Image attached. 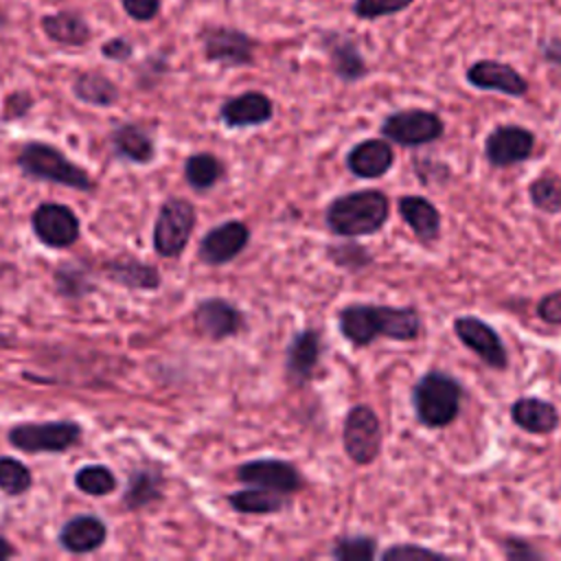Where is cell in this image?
I'll use <instances>...</instances> for the list:
<instances>
[{"mask_svg":"<svg viewBox=\"0 0 561 561\" xmlns=\"http://www.w3.org/2000/svg\"><path fill=\"white\" fill-rule=\"evenodd\" d=\"M237 480L250 486H265L280 493H298L305 489V478L300 469L280 458H256L237 467Z\"/></svg>","mask_w":561,"mask_h":561,"instance_id":"9c48e42d","label":"cell"},{"mask_svg":"<svg viewBox=\"0 0 561 561\" xmlns=\"http://www.w3.org/2000/svg\"><path fill=\"white\" fill-rule=\"evenodd\" d=\"M394 164V151L386 138H366L346 153V169L362 180L386 175Z\"/></svg>","mask_w":561,"mask_h":561,"instance_id":"ffe728a7","label":"cell"},{"mask_svg":"<svg viewBox=\"0 0 561 561\" xmlns=\"http://www.w3.org/2000/svg\"><path fill=\"white\" fill-rule=\"evenodd\" d=\"M107 528L94 515H77L68 519L59 533V543L75 554L92 552L105 543Z\"/></svg>","mask_w":561,"mask_h":561,"instance_id":"603a6c76","label":"cell"},{"mask_svg":"<svg viewBox=\"0 0 561 561\" xmlns=\"http://www.w3.org/2000/svg\"><path fill=\"white\" fill-rule=\"evenodd\" d=\"M75 484L88 495H107L116 489V478L103 465H88L75 473Z\"/></svg>","mask_w":561,"mask_h":561,"instance_id":"d6a6232c","label":"cell"},{"mask_svg":"<svg viewBox=\"0 0 561 561\" xmlns=\"http://www.w3.org/2000/svg\"><path fill=\"white\" fill-rule=\"evenodd\" d=\"M421 327L423 322L414 307L351 302L337 311V329L342 337L357 348L370 346L377 337L412 342L419 337Z\"/></svg>","mask_w":561,"mask_h":561,"instance_id":"6da1fadb","label":"cell"},{"mask_svg":"<svg viewBox=\"0 0 561 561\" xmlns=\"http://www.w3.org/2000/svg\"><path fill=\"white\" fill-rule=\"evenodd\" d=\"M112 145L118 156L131 162H149L156 153L151 138L138 125H118L112 134Z\"/></svg>","mask_w":561,"mask_h":561,"instance_id":"4316f807","label":"cell"},{"mask_svg":"<svg viewBox=\"0 0 561 561\" xmlns=\"http://www.w3.org/2000/svg\"><path fill=\"white\" fill-rule=\"evenodd\" d=\"M504 557L511 561H530V559H543V552H539L533 543H528L526 539H517V537H508L504 543Z\"/></svg>","mask_w":561,"mask_h":561,"instance_id":"ab89813d","label":"cell"},{"mask_svg":"<svg viewBox=\"0 0 561 561\" xmlns=\"http://www.w3.org/2000/svg\"><path fill=\"white\" fill-rule=\"evenodd\" d=\"M322 357V337L316 329H300L285 348V377L294 386L311 381Z\"/></svg>","mask_w":561,"mask_h":561,"instance_id":"e0dca14e","label":"cell"},{"mask_svg":"<svg viewBox=\"0 0 561 561\" xmlns=\"http://www.w3.org/2000/svg\"><path fill=\"white\" fill-rule=\"evenodd\" d=\"M537 318L546 324L561 327V289L541 296V300L537 302Z\"/></svg>","mask_w":561,"mask_h":561,"instance_id":"f35d334b","label":"cell"},{"mask_svg":"<svg viewBox=\"0 0 561 561\" xmlns=\"http://www.w3.org/2000/svg\"><path fill=\"white\" fill-rule=\"evenodd\" d=\"M195 206L182 197H171L160 206L156 228H153V248L164 259H175L188 245L191 232L195 228Z\"/></svg>","mask_w":561,"mask_h":561,"instance_id":"52a82bcc","label":"cell"},{"mask_svg":"<svg viewBox=\"0 0 561 561\" xmlns=\"http://www.w3.org/2000/svg\"><path fill=\"white\" fill-rule=\"evenodd\" d=\"M103 55L110 57V59L121 61V59H127L131 55V46L127 42H123V39H112L110 44L103 46Z\"/></svg>","mask_w":561,"mask_h":561,"instance_id":"7bdbcfd3","label":"cell"},{"mask_svg":"<svg viewBox=\"0 0 561 561\" xmlns=\"http://www.w3.org/2000/svg\"><path fill=\"white\" fill-rule=\"evenodd\" d=\"M9 557H13V546L4 537H0V561H4Z\"/></svg>","mask_w":561,"mask_h":561,"instance_id":"ee69618b","label":"cell"},{"mask_svg":"<svg viewBox=\"0 0 561 561\" xmlns=\"http://www.w3.org/2000/svg\"><path fill=\"white\" fill-rule=\"evenodd\" d=\"M535 134L522 125H497L484 138V158L495 169L526 162L535 151Z\"/></svg>","mask_w":561,"mask_h":561,"instance_id":"30bf717a","label":"cell"},{"mask_svg":"<svg viewBox=\"0 0 561 561\" xmlns=\"http://www.w3.org/2000/svg\"><path fill=\"white\" fill-rule=\"evenodd\" d=\"M75 94L92 105H112L118 96V90L107 77L99 72H85L75 81Z\"/></svg>","mask_w":561,"mask_h":561,"instance_id":"4dcf8cb0","label":"cell"},{"mask_svg":"<svg viewBox=\"0 0 561 561\" xmlns=\"http://www.w3.org/2000/svg\"><path fill=\"white\" fill-rule=\"evenodd\" d=\"M221 175H224V162L210 151L193 153L184 162V178L188 186L195 191L213 188L221 180Z\"/></svg>","mask_w":561,"mask_h":561,"instance_id":"83f0119b","label":"cell"},{"mask_svg":"<svg viewBox=\"0 0 561 561\" xmlns=\"http://www.w3.org/2000/svg\"><path fill=\"white\" fill-rule=\"evenodd\" d=\"M445 134L443 118L432 110L408 107L388 114L381 123V136L401 147H423Z\"/></svg>","mask_w":561,"mask_h":561,"instance_id":"8992f818","label":"cell"},{"mask_svg":"<svg viewBox=\"0 0 561 561\" xmlns=\"http://www.w3.org/2000/svg\"><path fill=\"white\" fill-rule=\"evenodd\" d=\"M511 421L528 434L546 436L559 427L561 416L557 405L541 397H519L511 405Z\"/></svg>","mask_w":561,"mask_h":561,"instance_id":"7402d4cb","label":"cell"},{"mask_svg":"<svg viewBox=\"0 0 561 561\" xmlns=\"http://www.w3.org/2000/svg\"><path fill=\"white\" fill-rule=\"evenodd\" d=\"M399 215L412 234L423 243L430 245L440 234V213L438 208L421 195H401L397 202Z\"/></svg>","mask_w":561,"mask_h":561,"instance_id":"44dd1931","label":"cell"},{"mask_svg":"<svg viewBox=\"0 0 561 561\" xmlns=\"http://www.w3.org/2000/svg\"><path fill=\"white\" fill-rule=\"evenodd\" d=\"M465 79L476 90L500 92L506 96H524L528 92L526 77L506 61L500 59H478L465 70Z\"/></svg>","mask_w":561,"mask_h":561,"instance_id":"4fadbf2b","label":"cell"},{"mask_svg":"<svg viewBox=\"0 0 561 561\" xmlns=\"http://www.w3.org/2000/svg\"><path fill=\"white\" fill-rule=\"evenodd\" d=\"M337 561H370L377 557V539L370 535H342L331 546Z\"/></svg>","mask_w":561,"mask_h":561,"instance_id":"1f68e13d","label":"cell"},{"mask_svg":"<svg viewBox=\"0 0 561 561\" xmlns=\"http://www.w3.org/2000/svg\"><path fill=\"white\" fill-rule=\"evenodd\" d=\"M381 559H394V561H408V559H416V557H425V559H432V557H443V552H436L432 548H425V546H419V543H394L390 548H386L381 554Z\"/></svg>","mask_w":561,"mask_h":561,"instance_id":"74e56055","label":"cell"},{"mask_svg":"<svg viewBox=\"0 0 561 561\" xmlns=\"http://www.w3.org/2000/svg\"><path fill=\"white\" fill-rule=\"evenodd\" d=\"M528 199L530 204L548 215L561 213V175L554 171H541L528 184Z\"/></svg>","mask_w":561,"mask_h":561,"instance_id":"f1b7e54d","label":"cell"},{"mask_svg":"<svg viewBox=\"0 0 561 561\" xmlns=\"http://www.w3.org/2000/svg\"><path fill=\"white\" fill-rule=\"evenodd\" d=\"M274 116V103L265 92L248 90L237 96H230L219 107V118L230 129L256 127L270 123Z\"/></svg>","mask_w":561,"mask_h":561,"instance_id":"d6986e66","label":"cell"},{"mask_svg":"<svg viewBox=\"0 0 561 561\" xmlns=\"http://www.w3.org/2000/svg\"><path fill=\"white\" fill-rule=\"evenodd\" d=\"M193 320L197 331L215 342L234 337L245 327L241 309L219 296L202 300L193 311Z\"/></svg>","mask_w":561,"mask_h":561,"instance_id":"2e32d148","label":"cell"},{"mask_svg":"<svg viewBox=\"0 0 561 561\" xmlns=\"http://www.w3.org/2000/svg\"><path fill=\"white\" fill-rule=\"evenodd\" d=\"M462 403V383L445 370H427L412 386V410L423 427L443 430L456 421Z\"/></svg>","mask_w":561,"mask_h":561,"instance_id":"3957f363","label":"cell"},{"mask_svg":"<svg viewBox=\"0 0 561 561\" xmlns=\"http://www.w3.org/2000/svg\"><path fill=\"white\" fill-rule=\"evenodd\" d=\"M248 243H250V228L239 219H230L210 228L202 237L197 254L208 265H224L237 259Z\"/></svg>","mask_w":561,"mask_h":561,"instance_id":"5bb4252c","label":"cell"},{"mask_svg":"<svg viewBox=\"0 0 561 561\" xmlns=\"http://www.w3.org/2000/svg\"><path fill=\"white\" fill-rule=\"evenodd\" d=\"M31 482H33V478L24 462L9 458V456L0 458V489L7 495L24 493L31 486Z\"/></svg>","mask_w":561,"mask_h":561,"instance_id":"e575fe53","label":"cell"},{"mask_svg":"<svg viewBox=\"0 0 561 561\" xmlns=\"http://www.w3.org/2000/svg\"><path fill=\"white\" fill-rule=\"evenodd\" d=\"M33 230L48 248H68L79 239V219L64 204H42L31 217Z\"/></svg>","mask_w":561,"mask_h":561,"instance_id":"9a60e30c","label":"cell"},{"mask_svg":"<svg viewBox=\"0 0 561 561\" xmlns=\"http://www.w3.org/2000/svg\"><path fill=\"white\" fill-rule=\"evenodd\" d=\"M20 169L37 180H48L77 191H90L92 180L88 171L72 164L61 151L44 142H28L18 156Z\"/></svg>","mask_w":561,"mask_h":561,"instance_id":"277c9868","label":"cell"},{"mask_svg":"<svg viewBox=\"0 0 561 561\" xmlns=\"http://www.w3.org/2000/svg\"><path fill=\"white\" fill-rule=\"evenodd\" d=\"M103 272L114 280L131 289H156L160 285V272L136 259H114L103 265Z\"/></svg>","mask_w":561,"mask_h":561,"instance_id":"d4e9b609","label":"cell"},{"mask_svg":"<svg viewBox=\"0 0 561 561\" xmlns=\"http://www.w3.org/2000/svg\"><path fill=\"white\" fill-rule=\"evenodd\" d=\"M42 24H44L46 35L61 44L81 46L90 39L88 24L81 18H77L75 13H55V15L44 18Z\"/></svg>","mask_w":561,"mask_h":561,"instance_id":"f546056e","label":"cell"},{"mask_svg":"<svg viewBox=\"0 0 561 561\" xmlns=\"http://www.w3.org/2000/svg\"><path fill=\"white\" fill-rule=\"evenodd\" d=\"M322 48L327 50L333 75L344 83L362 81L368 75V64L359 50V44L340 31L322 33Z\"/></svg>","mask_w":561,"mask_h":561,"instance_id":"ac0fdd59","label":"cell"},{"mask_svg":"<svg viewBox=\"0 0 561 561\" xmlns=\"http://www.w3.org/2000/svg\"><path fill=\"white\" fill-rule=\"evenodd\" d=\"M162 484L164 478L158 469H136L127 482V491L123 497L125 506L136 511L147 504H153L156 500L162 497Z\"/></svg>","mask_w":561,"mask_h":561,"instance_id":"484cf974","label":"cell"},{"mask_svg":"<svg viewBox=\"0 0 561 561\" xmlns=\"http://www.w3.org/2000/svg\"><path fill=\"white\" fill-rule=\"evenodd\" d=\"M539 53L543 57L546 64L554 66L561 70V37H550V39H543L541 46H539Z\"/></svg>","mask_w":561,"mask_h":561,"instance_id":"b9f144b4","label":"cell"},{"mask_svg":"<svg viewBox=\"0 0 561 561\" xmlns=\"http://www.w3.org/2000/svg\"><path fill=\"white\" fill-rule=\"evenodd\" d=\"M81 427L75 421H50V423H20L9 432L13 447L22 451H64L77 445Z\"/></svg>","mask_w":561,"mask_h":561,"instance_id":"ba28073f","label":"cell"},{"mask_svg":"<svg viewBox=\"0 0 561 561\" xmlns=\"http://www.w3.org/2000/svg\"><path fill=\"white\" fill-rule=\"evenodd\" d=\"M202 42H204L206 59L219 66L239 68V66H250L254 61L256 42L239 28L210 26L204 31Z\"/></svg>","mask_w":561,"mask_h":561,"instance_id":"7c38bea8","label":"cell"},{"mask_svg":"<svg viewBox=\"0 0 561 561\" xmlns=\"http://www.w3.org/2000/svg\"><path fill=\"white\" fill-rule=\"evenodd\" d=\"M416 0H355L353 15L359 20H377L405 11Z\"/></svg>","mask_w":561,"mask_h":561,"instance_id":"d590c367","label":"cell"},{"mask_svg":"<svg viewBox=\"0 0 561 561\" xmlns=\"http://www.w3.org/2000/svg\"><path fill=\"white\" fill-rule=\"evenodd\" d=\"M456 337L471 348L489 368L504 370L508 366V353L500 333L478 316H458L454 320Z\"/></svg>","mask_w":561,"mask_h":561,"instance_id":"8fae6325","label":"cell"},{"mask_svg":"<svg viewBox=\"0 0 561 561\" xmlns=\"http://www.w3.org/2000/svg\"><path fill=\"white\" fill-rule=\"evenodd\" d=\"M121 2L134 20H142V22L156 18L160 11V0H121Z\"/></svg>","mask_w":561,"mask_h":561,"instance_id":"60d3db41","label":"cell"},{"mask_svg":"<svg viewBox=\"0 0 561 561\" xmlns=\"http://www.w3.org/2000/svg\"><path fill=\"white\" fill-rule=\"evenodd\" d=\"M57 287L59 291H64L66 296H81L85 294V289L90 287L88 285V278L83 272H79L75 265H70V261L66 265H61L57 270Z\"/></svg>","mask_w":561,"mask_h":561,"instance_id":"8d00e7d4","label":"cell"},{"mask_svg":"<svg viewBox=\"0 0 561 561\" xmlns=\"http://www.w3.org/2000/svg\"><path fill=\"white\" fill-rule=\"evenodd\" d=\"M381 421L366 403L348 408L342 425V445L355 465H370L381 454Z\"/></svg>","mask_w":561,"mask_h":561,"instance_id":"5b68a950","label":"cell"},{"mask_svg":"<svg viewBox=\"0 0 561 561\" xmlns=\"http://www.w3.org/2000/svg\"><path fill=\"white\" fill-rule=\"evenodd\" d=\"M327 256L333 261V265L351 270V272H357L373 263V254L355 241H342V243L329 245Z\"/></svg>","mask_w":561,"mask_h":561,"instance_id":"836d02e7","label":"cell"},{"mask_svg":"<svg viewBox=\"0 0 561 561\" xmlns=\"http://www.w3.org/2000/svg\"><path fill=\"white\" fill-rule=\"evenodd\" d=\"M228 504L243 515H272V513H283L291 504V500L287 493L248 484V489L230 493Z\"/></svg>","mask_w":561,"mask_h":561,"instance_id":"cb8c5ba5","label":"cell"},{"mask_svg":"<svg viewBox=\"0 0 561 561\" xmlns=\"http://www.w3.org/2000/svg\"><path fill=\"white\" fill-rule=\"evenodd\" d=\"M390 217V199L379 188H359L337 195L324 208V224L331 234L342 239L370 237Z\"/></svg>","mask_w":561,"mask_h":561,"instance_id":"7a4b0ae2","label":"cell"}]
</instances>
